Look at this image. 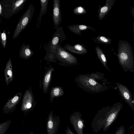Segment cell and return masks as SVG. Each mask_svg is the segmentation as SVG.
I'll list each match as a JSON object with an SVG mask.
<instances>
[{
	"instance_id": "1",
	"label": "cell",
	"mask_w": 134,
	"mask_h": 134,
	"mask_svg": "<svg viewBox=\"0 0 134 134\" xmlns=\"http://www.w3.org/2000/svg\"><path fill=\"white\" fill-rule=\"evenodd\" d=\"M117 56L119 62L124 71L134 72V56L132 47L128 42L119 40Z\"/></svg>"
},
{
	"instance_id": "2",
	"label": "cell",
	"mask_w": 134,
	"mask_h": 134,
	"mask_svg": "<svg viewBox=\"0 0 134 134\" xmlns=\"http://www.w3.org/2000/svg\"><path fill=\"white\" fill-rule=\"evenodd\" d=\"M75 81L84 91L92 94L104 92L108 88L105 82L100 83L90 77L89 74L79 75L76 78Z\"/></svg>"
},
{
	"instance_id": "3",
	"label": "cell",
	"mask_w": 134,
	"mask_h": 134,
	"mask_svg": "<svg viewBox=\"0 0 134 134\" xmlns=\"http://www.w3.org/2000/svg\"><path fill=\"white\" fill-rule=\"evenodd\" d=\"M123 107L122 104L118 102L110 107H105V118L103 121V130L104 131L107 130L110 126L117 117L118 113Z\"/></svg>"
},
{
	"instance_id": "4",
	"label": "cell",
	"mask_w": 134,
	"mask_h": 134,
	"mask_svg": "<svg viewBox=\"0 0 134 134\" xmlns=\"http://www.w3.org/2000/svg\"><path fill=\"white\" fill-rule=\"evenodd\" d=\"M35 10V7L32 3L29 5L17 24L13 35V39L17 37L28 25L32 17Z\"/></svg>"
},
{
	"instance_id": "5",
	"label": "cell",
	"mask_w": 134,
	"mask_h": 134,
	"mask_svg": "<svg viewBox=\"0 0 134 134\" xmlns=\"http://www.w3.org/2000/svg\"><path fill=\"white\" fill-rule=\"evenodd\" d=\"M54 57L66 63L74 64L77 63V58L73 55L68 52L58 43L57 47Z\"/></svg>"
},
{
	"instance_id": "6",
	"label": "cell",
	"mask_w": 134,
	"mask_h": 134,
	"mask_svg": "<svg viewBox=\"0 0 134 134\" xmlns=\"http://www.w3.org/2000/svg\"><path fill=\"white\" fill-rule=\"evenodd\" d=\"M116 87L123 99L134 111V101L127 87L120 83L116 82Z\"/></svg>"
},
{
	"instance_id": "7",
	"label": "cell",
	"mask_w": 134,
	"mask_h": 134,
	"mask_svg": "<svg viewBox=\"0 0 134 134\" xmlns=\"http://www.w3.org/2000/svg\"><path fill=\"white\" fill-rule=\"evenodd\" d=\"M81 116L80 113L76 112L71 114L70 117V122L77 134H83L84 122Z\"/></svg>"
},
{
	"instance_id": "8",
	"label": "cell",
	"mask_w": 134,
	"mask_h": 134,
	"mask_svg": "<svg viewBox=\"0 0 134 134\" xmlns=\"http://www.w3.org/2000/svg\"><path fill=\"white\" fill-rule=\"evenodd\" d=\"M62 36V31L60 27L57 29L56 32L54 34L52 37L51 40L48 44L47 50V54L50 55H53L54 57L55 53L57 46L59 41L60 38Z\"/></svg>"
},
{
	"instance_id": "9",
	"label": "cell",
	"mask_w": 134,
	"mask_h": 134,
	"mask_svg": "<svg viewBox=\"0 0 134 134\" xmlns=\"http://www.w3.org/2000/svg\"><path fill=\"white\" fill-rule=\"evenodd\" d=\"M60 1V0H53V20L54 25V28L56 30L59 27L62 20Z\"/></svg>"
},
{
	"instance_id": "10",
	"label": "cell",
	"mask_w": 134,
	"mask_h": 134,
	"mask_svg": "<svg viewBox=\"0 0 134 134\" xmlns=\"http://www.w3.org/2000/svg\"><path fill=\"white\" fill-rule=\"evenodd\" d=\"M22 96L21 93L16 94L11 99L9 100L3 108V111L5 113L13 111L19 102Z\"/></svg>"
},
{
	"instance_id": "11",
	"label": "cell",
	"mask_w": 134,
	"mask_h": 134,
	"mask_svg": "<svg viewBox=\"0 0 134 134\" xmlns=\"http://www.w3.org/2000/svg\"><path fill=\"white\" fill-rule=\"evenodd\" d=\"M31 90H26L24 95L21 107V109L25 111L30 109L32 107L33 101V97Z\"/></svg>"
},
{
	"instance_id": "12",
	"label": "cell",
	"mask_w": 134,
	"mask_h": 134,
	"mask_svg": "<svg viewBox=\"0 0 134 134\" xmlns=\"http://www.w3.org/2000/svg\"><path fill=\"white\" fill-rule=\"evenodd\" d=\"M63 47L66 50L76 54L83 55L88 52L87 49L81 44L77 43L73 46L66 44Z\"/></svg>"
},
{
	"instance_id": "13",
	"label": "cell",
	"mask_w": 134,
	"mask_h": 134,
	"mask_svg": "<svg viewBox=\"0 0 134 134\" xmlns=\"http://www.w3.org/2000/svg\"><path fill=\"white\" fill-rule=\"evenodd\" d=\"M115 0H106L104 6L101 7L99 6L98 13L99 20H102L105 16L109 12L111 9L114 3Z\"/></svg>"
},
{
	"instance_id": "14",
	"label": "cell",
	"mask_w": 134,
	"mask_h": 134,
	"mask_svg": "<svg viewBox=\"0 0 134 134\" xmlns=\"http://www.w3.org/2000/svg\"><path fill=\"white\" fill-rule=\"evenodd\" d=\"M5 80L7 85L13 81V78L12 63L10 58L7 62L4 70Z\"/></svg>"
},
{
	"instance_id": "15",
	"label": "cell",
	"mask_w": 134,
	"mask_h": 134,
	"mask_svg": "<svg viewBox=\"0 0 134 134\" xmlns=\"http://www.w3.org/2000/svg\"><path fill=\"white\" fill-rule=\"evenodd\" d=\"M69 30L71 32L76 34L81 35V32L83 31L91 29L95 31L96 30L93 27L89 26L83 25H76L68 26Z\"/></svg>"
},
{
	"instance_id": "16",
	"label": "cell",
	"mask_w": 134,
	"mask_h": 134,
	"mask_svg": "<svg viewBox=\"0 0 134 134\" xmlns=\"http://www.w3.org/2000/svg\"><path fill=\"white\" fill-rule=\"evenodd\" d=\"M57 123L53 119L52 111L49 114L47 124V134H55Z\"/></svg>"
},
{
	"instance_id": "17",
	"label": "cell",
	"mask_w": 134,
	"mask_h": 134,
	"mask_svg": "<svg viewBox=\"0 0 134 134\" xmlns=\"http://www.w3.org/2000/svg\"><path fill=\"white\" fill-rule=\"evenodd\" d=\"M33 51L31 49L30 46L27 44L25 45L23 43L22 46L20 51V56L24 59L30 58L33 55Z\"/></svg>"
},
{
	"instance_id": "18",
	"label": "cell",
	"mask_w": 134,
	"mask_h": 134,
	"mask_svg": "<svg viewBox=\"0 0 134 134\" xmlns=\"http://www.w3.org/2000/svg\"><path fill=\"white\" fill-rule=\"evenodd\" d=\"M53 71V69L50 68L45 74L42 82V85L43 91L46 93L47 91L50 81L51 80L52 72Z\"/></svg>"
},
{
	"instance_id": "19",
	"label": "cell",
	"mask_w": 134,
	"mask_h": 134,
	"mask_svg": "<svg viewBox=\"0 0 134 134\" xmlns=\"http://www.w3.org/2000/svg\"><path fill=\"white\" fill-rule=\"evenodd\" d=\"M95 51L98 58L104 67L109 71H110L107 65V61L103 51L98 46H96Z\"/></svg>"
},
{
	"instance_id": "20",
	"label": "cell",
	"mask_w": 134,
	"mask_h": 134,
	"mask_svg": "<svg viewBox=\"0 0 134 134\" xmlns=\"http://www.w3.org/2000/svg\"><path fill=\"white\" fill-rule=\"evenodd\" d=\"M64 94V92L62 87L58 86L53 87L50 92V100L52 101L55 98L62 96Z\"/></svg>"
},
{
	"instance_id": "21",
	"label": "cell",
	"mask_w": 134,
	"mask_h": 134,
	"mask_svg": "<svg viewBox=\"0 0 134 134\" xmlns=\"http://www.w3.org/2000/svg\"><path fill=\"white\" fill-rule=\"evenodd\" d=\"M40 1L41 5V9L37 19V21L38 22L41 21V18L43 15L46 13L49 0H40Z\"/></svg>"
},
{
	"instance_id": "22",
	"label": "cell",
	"mask_w": 134,
	"mask_h": 134,
	"mask_svg": "<svg viewBox=\"0 0 134 134\" xmlns=\"http://www.w3.org/2000/svg\"><path fill=\"white\" fill-rule=\"evenodd\" d=\"M94 41L98 43H102L105 44H110L111 43V40L106 36H97L93 38Z\"/></svg>"
},
{
	"instance_id": "23",
	"label": "cell",
	"mask_w": 134,
	"mask_h": 134,
	"mask_svg": "<svg viewBox=\"0 0 134 134\" xmlns=\"http://www.w3.org/2000/svg\"><path fill=\"white\" fill-rule=\"evenodd\" d=\"M104 73L99 72H96L89 74L90 77L96 80H102L104 78Z\"/></svg>"
},
{
	"instance_id": "24",
	"label": "cell",
	"mask_w": 134,
	"mask_h": 134,
	"mask_svg": "<svg viewBox=\"0 0 134 134\" xmlns=\"http://www.w3.org/2000/svg\"><path fill=\"white\" fill-rule=\"evenodd\" d=\"M11 121H8L0 124V134H4L10 124Z\"/></svg>"
},
{
	"instance_id": "25",
	"label": "cell",
	"mask_w": 134,
	"mask_h": 134,
	"mask_svg": "<svg viewBox=\"0 0 134 134\" xmlns=\"http://www.w3.org/2000/svg\"><path fill=\"white\" fill-rule=\"evenodd\" d=\"M73 13L77 15H82L86 13L87 11L84 8L81 6H79L74 8Z\"/></svg>"
},
{
	"instance_id": "26",
	"label": "cell",
	"mask_w": 134,
	"mask_h": 134,
	"mask_svg": "<svg viewBox=\"0 0 134 134\" xmlns=\"http://www.w3.org/2000/svg\"><path fill=\"white\" fill-rule=\"evenodd\" d=\"M26 1V0H19L16 1L13 5V12H14L18 9Z\"/></svg>"
},
{
	"instance_id": "27",
	"label": "cell",
	"mask_w": 134,
	"mask_h": 134,
	"mask_svg": "<svg viewBox=\"0 0 134 134\" xmlns=\"http://www.w3.org/2000/svg\"><path fill=\"white\" fill-rule=\"evenodd\" d=\"M1 38L3 47L4 48H5L6 45L7 37L4 30L1 34Z\"/></svg>"
},
{
	"instance_id": "28",
	"label": "cell",
	"mask_w": 134,
	"mask_h": 134,
	"mask_svg": "<svg viewBox=\"0 0 134 134\" xmlns=\"http://www.w3.org/2000/svg\"><path fill=\"white\" fill-rule=\"evenodd\" d=\"M125 131L124 126H122L117 129L115 134H125Z\"/></svg>"
},
{
	"instance_id": "29",
	"label": "cell",
	"mask_w": 134,
	"mask_h": 134,
	"mask_svg": "<svg viewBox=\"0 0 134 134\" xmlns=\"http://www.w3.org/2000/svg\"><path fill=\"white\" fill-rule=\"evenodd\" d=\"M66 134H74L67 126V130L66 131Z\"/></svg>"
},
{
	"instance_id": "30",
	"label": "cell",
	"mask_w": 134,
	"mask_h": 134,
	"mask_svg": "<svg viewBox=\"0 0 134 134\" xmlns=\"http://www.w3.org/2000/svg\"><path fill=\"white\" fill-rule=\"evenodd\" d=\"M2 7L1 6V4H0V14H2Z\"/></svg>"
}]
</instances>
